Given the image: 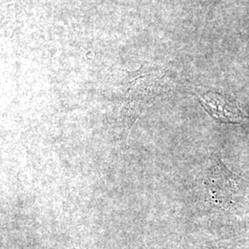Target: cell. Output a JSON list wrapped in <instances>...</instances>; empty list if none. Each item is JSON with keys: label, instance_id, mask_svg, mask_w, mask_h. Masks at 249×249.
<instances>
[{"label": "cell", "instance_id": "obj_1", "mask_svg": "<svg viewBox=\"0 0 249 249\" xmlns=\"http://www.w3.org/2000/svg\"><path fill=\"white\" fill-rule=\"evenodd\" d=\"M200 99L211 116L221 122L239 123L246 117L234 103L220 94L208 93Z\"/></svg>", "mask_w": 249, "mask_h": 249}]
</instances>
